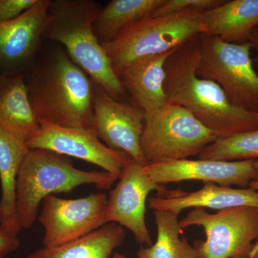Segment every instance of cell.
Returning <instances> with one entry per match:
<instances>
[{"mask_svg": "<svg viewBox=\"0 0 258 258\" xmlns=\"http://www.w3.org/2000/svg\"><path fill=\"white\" fill-rule=\"evenodd\" d=\"M29 98L39 121L92 128L96 83L64 48L51 49L25 73Z\"/></svg>", "mask_w": 258, "mask_h": 258, "instance_id": "1", "label": "cell"}, {"mask_svg": "<svg viewBox=\"0 0 258 258\" xmlns=\"http://www.w3.org/2000/svg\"><path fill=\"white\" fill-rule=\"evenodd\" d=\"M198 37L178 47L166 61L164 91L169 103L189 111L220 138L258 129V111L235 106L216 83L197 76Z\"/></svg>", "mask_w": 258, "mask_h": 258, "instance_id": "2", "label": "cell"}, {"mask_svg": "<svg viewBox=\"0 0 258 258\" xmlns=\"http://www.w3.org/2000/svg\"><path fill=\"white\" fill-rule=\"evenodd\" d=\"M101 8L93 0H50L42 39L62 45L97 86L123 101L126 91L93 30Z\"/></svg>", "mask_w": 258, "mask_h": 258, "instance_id": "3", "label": "cell"}, {"mask_svg": "<svg viewBox=\"0 0 258 258\" xmlns=\"http://www.w3.org/2000/svg\"><path fill=\"white\" fill-rule=\"evenodd\" d=\"M117 180L105 171L77 169L66 156L45 149H29L17 179L16 209L20 227L31 228L47 197L70 193L84 184L109 189Z\"/></svg>", "mask_w": 258, "mask_h": 258, "instance_id": "4", "label": "cell"}, {"mask_svg": "<svg viewBox=\"0 0 258 258\" xmlns=\"http://www.w3.org/2000/svg\"><path fill=\"white\" fill-rule=\"evenodd\" d=\"M203 12L191 10L166 16H149L108 43L102 44L115 74L133 61L176 50L203 33Z\"/></svg>", "mask_w": 258, "mask_h": 258, "instance_id": "5", "label": "cell"}, {"mask_svg": "<svg viewBox=\"0 0 258 258\" xmlns=\"http://www.w3.org/2000/svg\"><path fill=\"white\" fill-rule=\"evenodd\" d=\"M220 136L183 107L167 103L144 113L142 149L147 165L199 156Z\"/></svg>", "mask_w": 258, "mask_h": 258, "instance_id": "6", "label": "cell"}, {"mask_svg": "<svg viewBox=\"0 0 258 258\" xmlns=\"http://www.w3.org/2000/svg\"><path fill=\"white\" fill-rule=\"evenodd\" d=\"M249 42L233 44L217 37L200 35L196 74L221 87L235 106L258 111V75Z\"/></svg>", "mask_w": 258, "mask_h": 258, "instance_id": "7", "label": "cell"}, {"mask_svg": "<svg viewBox=\"0 0 258 258\" xmlns=\"http://www.w3.org/2000/svg\"><path fill=\"white\" fill-rule=\"evenodd\" d=\"M181 228L202 227L206 240L197 241L198 258H238L247 255L258 239V208L237 207L209 213L195 208L179 221Z\"/></svg>", "mask_w": 258, "mask_h": 258, "instance_id": "8", "label": "cell"}, {"mask_svg": "<svg viewBox=\"0 0 258 258\" xmlns=\"http://www.w3.org/2000/svg\"><path fill=\"white\" fill-rule=\"evenodd\" d=\"M107 202L103 192L78 199L47 197L37 217L44 228L43 247L69 243L101 228L107 224Z\"/></svg>", "mask_w": 258, "mask_h": 258, "instance_id": "9", "label": "cell"}, {"mask_svg": "<svg viewBox=\"0 0 258 258\" xmlns=\"http://www.w3.org/2000/svg\"><path fill=\"white\" fill-rule=\"evenodd\" d=\"M40 128L27 142L30 149H45L99 166L118 180L130 157L113 150L100 140L92 128H75L40 122Z\"/></svg>", "mask_w": 258, "mask_h": 258, "instance_id": "10", "label": "cell"}, {"mask_svg": "<svg viewBox=\"0 0 258 258\" xmlns=\"http://www.w3.org/2000/svg\"><path fill=\"white\" fill-rule=\"evenodd\" d=\"M146 166L129 159L118 182L110 191L106 222L131 231L139 244L149 247L153 242L145 219L148 196L153 191L159 192L166 188L153 181Z\"/></svg>", "mask_w": 258, "mask_h": 258, "instance_id": "11", "label": "cell"}, {"mask_svg": "<svg viewBox=\"0 0 258 258\" xmlns=\"http://www.w3.org/2000/svg\"><path fill=\"white\" fill-rule=\"evenodd\" d=\"M144 125L140 108L115 99L96 85L93 128L105 145L147 165L142 149Z\"/></svg>", "mask_w": 258, "mask_h": 258, "instance_id": "12", "label": "cell"}, {"mask_svg": "<svg viewBox=\"0 0 258 258\" xmlns=\"http://www.w3.org/2000/svg\"><path fill=\"white\" fill-rule=\"evenodd\" d=\"M256 160L212 161L181 159L146 166L149 175L156 184L162 185L185 181L213 183L222 186L249 187L251 181H258Z\"/></svg>", "mask_w": 258, "mask_h": 258, "instance_id": "13", "label": "cell"}, {"mask_svg": "<svg viewBox=\"0 0 258 258\" xmlns=\"http://www.w3.org/2000/svg\"><path fill=\"white\" fill-rule=\"evenodd\" d=\"M50 0H37L23 15L0 21V74H25L40 49Z\"/></svg>", "mask_w": 258, "mask_h": 258, "instance_id": "14", "label": "cell"}, {"mask_svg": "<svg viewBox=\"0 0 258 258\" xmlns=\"http://www.w3.org/2000/svg\"><path fill=\"white\" fill-rule=\"evenodd\" d=\"M149 208L155 210L180 212L189 208L220 210L237 207L258 208V191L251 188H232L213 183L192 192L181 189H164L148 200Z\"/></svg>", "mask_w": 258, "mask_h": 258, "instance_id": "15", "label": "cell"}, {"mask_svg": "<svg viewBox=\"0 0 258 258\" xmlns=\"http://www.w3.org/2000/svg\"><path fill=\"white\" fill-rule=\"evenodd\" d=\"M174 50L134 60L117 74L126 92L144 113L157 111L169 103L164 91V64Z\"/></svg>", "mask_w": 258, "mask_h": 258, "instance_id": "16", "label": "cell"}, {"mask_svg": "<svg viewBox=\"0 0 258 258\" xmlns=\"http://www.w3.org/2000/svg\"><path fill=\"white\" fill-rule=\"evenodd\" d=\"M40 121L29 98L25 74L0 76V127L28 142Z\"/></svg>", "mask_w": 258, "mask_h": 258, "instance_id": "17", "label": "cell"}, {"mask_svg": "<svg viewBox=\"0 0 258 258\" xmlns=\"http://www.w3.org/2000/svg\"><path fill=\"white\" fill-rule=\"evenodd\" d=\"M258 26V0H229L203 12V33L226 42H249L251 32Z\"/></svg>", "mask_w": 258, "mask_h": 258, "instance_id": "18", "label": "cell"}, {"mask_svg": "<svg viewBox=\"0 0 258 258\" xmlns=\"http://www.w3.org/2000/svg\"><path fill=\"white\" fill-rule=\"evenodd\" d=\"M29 149L25 141L0 127V225L15 235L22 230L17 215V179Z\"/></svg>", "mask_w": 258, "mask_h": 258, "instance_id": "19", "label": "cell"}, {"mask_svg": "<svg viewBox=\"0 0 258 258\" xmlns=\"http://www.w3.org/2000/svg\"><path fill=\"white\" fill-rule=\"evenodd\" d=\"M125 239V229L110 222L69 243L37 249L27 258H111L113 251L123 244Z\"/></svg>", "mask_w": 258, "mask_h": 258, "instance_id": "20", "label": "cell"}, {"mask_svg": "<svg viewBox=\"0 0 258 258\" xmlns=\"http://www.w3.org/2000/svg\"><path fill=\"white\" fill-rule=\"evenodd\" d=\"M164 0H112L101 8L93 30L101 44L115 40L120 34L142 19L151 16Z\"/></svg>", "mask_w": 258, "mask_h": 258, "instance_id": "21", "label": "cell"}, {"mask_svg": "<svg viewBox=\"0 0 258 258\" xmlns=\"http://www.w3.org/2000/svg\"><path fill=\"white\" fill-rule=\"evenodd\" d=\"M157 228L155 243L142 247L139 258H198L196 251L187 240L181 237L182 229L178 220L179 213L169 210L154 211Z\"/></svg>", "mask_w": 258, "mask_h": 258, "instance_id": "22", "label": "cell"}, {"mask_svg": "<svg viewBox=\"0 0 258 258\" xmlns=\"http://www.w3.org/2000/svg\"><path fill=\"white\" fill-rule=\"evenodd\" d=\"M198 157L212 161L258 160V129L219 138Z\"/></svg>", "mask_w": 258, "mask_h": 258, "instance_id": "23", "label": "cell"}, {"mask_svg": "<svg viewBox=\"0 0 258 258\" xmlns=\"http://www.w3.org/2000/svg\"><path fill=\"white\" fill-rule=\"evenodd\" d=\"M224 2L225 0H164L151 16H166L191 10L207 11L216 8Z\"/></svg>", "mask_w": 258, "mask_h": 258, "instance_id": "24", "label": "cell"}, {"mask_svg": "<svg viewBox=\"0 0 258 258\" xmlns=\"http://www.w3.org/2000/svg\"><path fill=\"white\" fill-rule=\"evenodd\" d=\"M37 0H0V21L15 20L31 8Z\"/></svg>", "mask_w": 258, "mask_h": 258, "instance_id": "25", "label": "cell"}, {"mask_svg": "<svg viewBox=\"0 0 258 258\" xmlns=\"http://www.w3.org/2000/svg\"><path fill=\"white\" fill-rule=\"evenodd\" d=\"M20 247L18 235L12 233L0 225V258L15 252Z\"/></svg>", "mask_w": 258, "mask_h": 258, "instance_id": "26", "label": "cell"}, {"mask_svg": "<svg viewBox=\"0 0 258 258\" xmlns=\"http://www.w3.org/2000/svg\"><path fill=\"white\" fill-rule=\"evenodd\" d=\"M249 42L252 45V48L255 49L257 51V55L254 59H252V60H253L254 66L258 68V26L251 32L249 37Z\"/></svg>", "mask_w": 258, "mask_h": 258, "instance_id": "27", "label": "cell"}, {"mask_svg": "<svg viewBox=\"0 0 258 258\" xmlns=\"http://www.w3.org/2000/svg\"><path fill=\"white\" fill-rule=\"evenodd\" d=\"M247 256L248 258H258V239L251 246Z\"/></svg>", "mask_w": 258, "mask_h": 258, "instance_id": "28", "label": "cell"}, {"mask_svg": "<svg viewBox=\"0 0 258 258\" xmlns=\"http://www.w3.org/2000/svg\"><path fill=\"white\" fill-rule=\"evenodd\" d=\"M249 187L255 190V191H258V181H251L249 183Z\"/></svg>", "mask_w": 258, "mask_h": 258, "instance_id": "29", "label": "cell"}, {"mask_svg": "<svg viewBox=\"0 0 258 258\" xmlns=\"http://www.w3.org/2000/svg\"><path fill=\"white\" fill-rule=\"evenodd\" d=\"M111 258H128L126 257H125V256L122 255V254H120L119 253H117V252H115V253L113 254V255L112 256ZM137 258H139L137 257Z\"/></svg>", "mask_w": 258, "mask_h": 258, "instance_id": "30", "label": "cell"}, {"mask_svg": "<svg viewBox=\"0 0 258 258\" xmlns=\"http://www.w3.org/2000/svg\"><path fill=\"white\" fill-rule=\"evenodd\" d=\"M255 166L258 168V160L255 161Z\"/></svg>", "mask_w": 258, "mask_h": 258, "instance_id": "31", "label": "cell"}, {"mask_svg": "<svg viewBox=\"0 0 258 258\" xmlns=\"http://www.w3.org/2000/svg\"><path fill=\"white\" fill-rule=\"evenodd\" d=\"M238 258H248V257H247V255H245V256H242V257H238Z\"/></svg>", "mask_w": 258, "mask_h": 258, "instance_id": "32", "label": "cell"}, {"mask_svg": "<svg viewBox=\"0 0 258 258\" xmlns=\"http://www.w3.org/2000/svg\"><path fill=\"white\" fill-rule=\"evenodd\" d=\"M0 222H1V210H0Z\"/></svg>", "mask_w": 258, "mask_h": 258, "instance_id": "33", "label": "cell"}, {"mask_svg": "<svg viewBox=\"0 0 258 258\" xmlns=\"http://www.w3.org/2000/svg\"><path fill=\"white\" fill-rule=\"evenodd\" d=\"M0 76H1V74H0Z\"/></svg>", "mask_w": 258, "mask_h": 258, "instance_id": "34", "label": "cell"}]
</instances>
